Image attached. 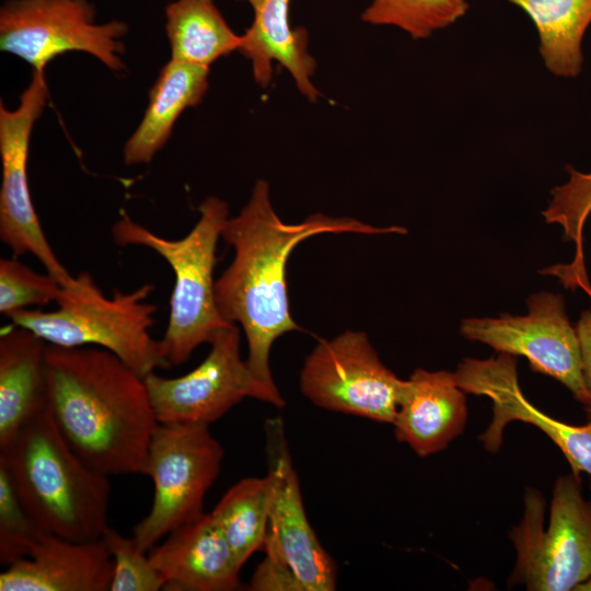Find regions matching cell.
<instances>
[{"label": "cell", "mask_w": 591, "mask_h": 591, "mask_svg": "<svg viewBox=\"0 0 591 591\" xmlns=\"http://www.w3.org/2000/svg\"><path fill=\"white\" fill-rule=\"evenodd\" d=\"M324 233L406 234L407 229L374 227L351 217L323 213L286 223L274 210L269 184L257 179L246 205L235 217H229L221 233L234 256L216 279L217 306L227 322L242 327L248 368L276 393L280 392L269 364L271 346L281 335L301 331L290 314L287 263L297 245Z\"/></svg>", "instance_id": "obj_1"}, {"label": "cell", "mask_w": 591, "mask_h": 591, "mask_svg": "<svg viewBox=\"0 0 591 591\" xmlns=\"http://www.w3.org/2000/svg\"><path fill=\"white\" fill-rule=\"evenodd\" d=\"M465 394L454 373L416 369L404 381L392 422L396 440L408 444L419 456L445 449L464 431Z\"/></svg>", "instance_id": "obj_17"}, {"label": "cell", "mask_w": 591, "mask_h": 591, "mask_svg": "<svg viewBox=\"0 0 591 591\" xmlns=\"http://www.w3.org/2000/svg\"><path fill=\"white\" fill-rule=\"evenodd\" d=\"M165 18L171 59L209 67L242 44V35L229 26L215 0H174Z\"/></svg>", "instance_id": "obj_21"}, {"label": "cell", "mask_w": 591, "mask_h": 591, "mask_svg": "<svg viewBox=\"0 0 591 591\" xmlns=\"http://www.w3.org/2000/svg\"><path fill=\"white\" fill-rule=\"evenodd\" d=\"M544 512V497L526 488L523 517L509 534L517 558L508 584L576 591L591 577V500L583 497L579 476L571 472L555 482L546 529Z\"/></svg>", "instance_id": "obj_6"}, {"label": "cell", "mask_w": 591, "mask_h": 591, "mask_svg": "<svg viewBox=\"0 0 591 591\" xmlns=\"http://www.w3.org/2000/svg\"><path fill=\"white\" fill-rule=\"evenodd\" d=\"M253 9L252 25L242 35L239 51L252 62L253 76L263 88L269 85L273 61H278L292 76L299 91L316 102L320 91L313 85L316 62L308 51V31L291 28L290 0H243Z\"/></svg>", "instance_id": "obj_19"}, {"label": "cell", "mask_w": 591, "mask_h": 591, "mask_svg": "<svg viewBox=\"0 0 591 591\" xmlns=\"http://www.w3.org/2000/svg\"><path fill=\"white\" fill-rule=\"evenodd\" d=\"M533 21L540 54L557 77L573 78L581 71V42L591 24V0H508Z\"/></svg>", "instance_id": "obj_22"}, {"label": "cell", "mask_w": 591, "mask_h": 591, "mask_svg": "<svg viewBox=\"0 0 591 591\" xmlns=\"http://www.w3.org/2000/svg\"><path fill=\"white\" fill-rule=\"evenodd\" d=\"M454 374L465 393L487 396L493 402L491 422L479 436L487 451L500 449L508 424L522 421L537 427L560 449L575 475L584 472L591 476V419L573 426L537 409L520 389L514 356L498 352L483 360L465 358Z\"/></svg>", "instance_id": "obj_14"}, {"label": "cell", "mask_w": 591, "mask_h": 591, "mask_svg": "<svg viewBox=\"0 0 591 591\" xmlns=\"http://www.w3.org/2000/svg\"><path fill=\"white\" fill-rule=\"evenodd\" d=\"M274 495V480L264 477L239 480L210 512L241 567L264 548Z\"/></svg>", "instance_id": "obj_23"}, {"label": "cell", "mask_w": 591, "mask_h": 591, "mask_svg": "<svg viewBox=\"0 0 591 591\" xmlns=\"http://www.w3.org/2000/svg\"><path fill=\"white\" fill-rule=\"evenodd\" d=\"M224 452L205 424H159L152 434L146 475L154 495L149 513L132 537L144 552L169 533L196 519L220 472Z\"/></svg>", "instance_id": "obj_7"}, {"label": "cell", "mask_w": 591, "mask_h": 591, "mask_svg": "<svg viewBox=\"0 0 591 591\" xmlns=\"http://www.w3.org/2000/svg\"><path fill=\"white\" fill-rule=\"evenodd\" d=\"M121 21L99 24L88 0H8L0 10V47L33 67L67 51H83L115 72L125 69Z\"/></svg>", "instance_id": "obj_8"}, {"label": "cell", "mask_w": 591, "mask_h": 591, "mask_svg": "<svg viewBox=\"0 0 591 591\" xmlns=\"http://www.w3.org/2000/svg\"><path fill=\"white\" fill-rule=\"evenodd\" d=\"M528 309L526 315L465 318L460 332L466 339L486 344L497 352L526 358L532 370L560 382L586 407L579 340L564 298L551 292L534 293L528 299Z\"/></svg>", "instance_id": "obj_12"}, {"label": "cell", "mask_w": 591, "mask_h": 591, "mask_svg": "<svg viewBox=\"0 0 591 591\" xmlns=\"http://www.w3.org/2000/svg\"><path fill=\"white\" fill-rule=\"evenodd\" d=\"M49 408L71 448L107 475L143 474L159 425L143 378L108 350L47 345Z\"/></svg>", "instance_id": "obj_2"}, {"label": "cell", "mask_w": 591, "mask_h": 591, "mask_svg": "<svg viewBox=\"0 0 591 591\" xmlns=\"http://www.w3.org/2000/svg\"><path fill=\"white\" fill-rule=\"evenodd\" d=\"M404 381L382 363L364 332L348 329L321 339L306 356L300 390L323 409L392 424Z\"/></svg>", "instance_id": "obj_9"}, {"label": "cell", "mask_w": 591, "mask_h": 591, "mask_svg": "<svg viewBox=\"0 0 591 591\" xmlns=\"http://www.w3.org/2000/svg\"><path fill=\"white\" fill-rule=\"evenodd\" d=\"M0 465L44 532L84 542L102 538L109 528V476L71 448L49 407L0 448Z\"/></svg>", "instance_id": "obj_3"}, {"label": "cell", "mask_w": 591, "mask_h": 591, "mask_svg": "<svg viewBox=\"0 0 591 591\" xmlns=\"http://www.w3.org/2000/svg\"><path fill=\"white\" fill-rule=\"evenodd\" d=\"M153 290L154 285L144 283L131 292L115 290L107 298L92 276L82 271L62 286L56 310L24 309L7 317L50 345L108 350L144 378L171 367L160 339L150 334L157 306L146 299Z\"/></svg>", "instance_id": "obj_5"}, {"label": "cell", "mask_w": 591, "mask_h": 591, "mask_svg": "<svg viewBox=\"0 0 591 591\" xmlns=\"http://www.w3.org/2000/svg\"><path fill=\"white\" fill-rule=\"evenodd\" d=\"M576 591H591V577H589L586 581H583Z\"/></svg>", "instance_id": "obj_30"}, {"label": "cell", "mask_w": 591, "mask_h": 591, "mask_svg": "<svg viewBox=\"0 0 591 591\" xmlns=\"http://www.w3.org/2000/svg\"><path fill=\"white\" fill-rule=\"evenodd\" d=\"M114 563L111 591L164 590L165 581L134 537L111 526L102 537Z\"/></svg>", "instance_id": "obj_28"}, {"label": "cell", "mask_w": 591, "mask_h": 591, "mask_svg": "<svg viewBox=\"0 0 591 591\" xmlns=\"http://www.w3.org/2000/svg\"><path fill=\"white\" fill-rule=\"evenodd\" d=\"M265 430L268 472L274 480L266 555L288 568L300 591L335 590L337 567L306 517L281 419H269Z\"/></svg>", "instance_id": "obj_13"}, {"label": "cell", "mask_w": 591, "mask_h": 591, "mask_svg": "<svg viewBox=\"0 0 591 591\" xmlns=\"http://www.w3.org/2000/svg\"><path fill=\"white\" fill-rule=\"evenodd\" d=\"M575 327L579 340L582 380L588 396L584 409L591 419V308L581 313Z\"/></svg>", "instance_id": "obj_29"}, {"label": "cell", "mask_w": 591, "mask_h": 591, "mask_svg": "<svg viewBox=\"0 0 591 591\" xmlns=\"http://www.w3.org/2000/svg\"><path fill=\"white\" fill-rule=\"evenodd\" d=\"M209 345L207 357L188 373L165 378L154 371L143 378L159 424L210 425L246 397L285 405L241 358L236 324L221 328Z\"/></svg>", "instance_id": "obj_10"}, {"label": "cell", "mask_w": 591, "mask_h": 591, "mask_svg": "<svg viewBox=\"0 0 591 591\" xmlns=\"http://www.w3.org/2000/svg\"><path fill=\"white\" fill-rule=\"evenodd\" d=\"M150 551L164 590L233 591L241 586L242 567L211 513L175 529Z\"/></svg>", "instance_id": "obj_15"}, {"label": "cell", "mask_w": 591, "mask_h": 591, "mask_svg": "<svg viewBox=\"0 0 591 591\" xmlns=\"http://www.w3.org/2000/svg\"><path fill=\"white\" fill-rule=\"evenodd\" d=\"M47 343L11 323L0 333V448L49 407Z\"/></svg>", "instance_id": "obj_18"}, {"label": "cell", "mask_w": 591, "mask_h": 591, "mask_svg": "<svg viewBox=\"0 0 591 591\" xmlns=\"http://www.w3.org/2000/svg\"><path fill=\"white\" fill-rule=\"evenodd\" d=\"M569 179L555 187L552 199L542 212L547 223L559 224L564 236L576 245L571 263L549 268L547 273L556 275L566 288H582L591 298L583 256V229L591 213V173H582L571 165L566 166Z\"/></svg>", "instance_id": "obj_24"}, {"label": "cell", "mask_w": 591, "mask_h": 591, "mask_svg": "<svg viewBox=\"0 0 591 591\" xmlns=\"http://www.w3.org/2000/svg\"><path fill=\"white\" fill-rule=\"evenodd\" d=\"M62 286L50 274H38L15 258L0 259V312L9 314L57 302Z\"/></svg>", "instance_id": "obj_26"}, {"label": "cell", "mask_w": 591, "mask_h": 591, "mask_svg": "<svg viewBox=\"0 0 591 591\" xmlns=\"http://www.w3.org/2000/svg\"><path fill=\"white\" fill-rule=\"evenodd\" d=\"M467 10V0H372L361 20L395 26L413 39H424L456 22Z\"/></svg>", "instance_id": "obj_25"}, {"label": "cell", "mask_w": 591, "mask_h": 591, "mask_svg": "<svg viewBox=\"0 0 591 591\" xmlns=\"http://www.w3.org/2000/svg\"><path fill=\"white\" fill-rule=\"evenodd\" d=\"M198 211L200 217L194 228L178 240L158 235L127 213L112 228L117 245L148 247L174 273L167 326L160 339L171 367L185 363L196 348L209 344L221 328L232 324L217 306L213 278L217 245L229 219V207L219 197L209 196Z\"/></svg>", "instance_id": "obj_4"}, {"label": "cell", "mask_w": 591, "mask_h": 591, "mask_svg": "<svg viewBox=\"0 0 591 591\" xmlns=\"http://www.w3.org/2000/svg\"><path fill=\"white\" fill-rule=\"evenodd\" d=\"M48 96L44 70H33L19 106L0 105V239L15 256L32 254L61 286L73 276L60 263L42 229L27 181V159L33 126Z\"/></svg>", "instance_id": "obj_11"}, {"label": "cell", "mask_w": 591, "mask_h": 591, "mask_svg": "<svg viewBox=\"0 0 591 591\" xmlns=\"http://www.w3.org/2000/svg\"><path fill=\"white\" fill-rule=\"evenodd\" d=\"M113 571L103 538L81 542L45 532L28 557L0 575V591H106Z\"/></svg>", "instance_id": "obj_16"}, {"label": "cell", "mask_w": 591, "mask_h": 591, "mask_svg": "<svg viewBox=\"0 0 591 591\" xmlns=\"http://www.w3.org/2000/svg\"><path fill=\"white\" fill-rule=\"evenodd\" d=\"M209 67L171 59L161 69L149 93V103L137 129L124 148L127 165L148 164L169 140L175 121L198 105L208 90Z\"/></svg>", "instance_id": "obj_20"}, {"label": "cell", "mask_w": 591, "mask_h": 591, "mask_svg": "<svg viewBox=\"0 0 591 591\" xmlns=\"http://www.w3.org/2000/svg\"><path fill=\"white\" fill-rule=\"evenodd\" d=\"M43 533L20 501L5 468L0 465V563L9 566L28 557Z\"/></svg>", "instance_id": "obj_27"}]
</instances>
